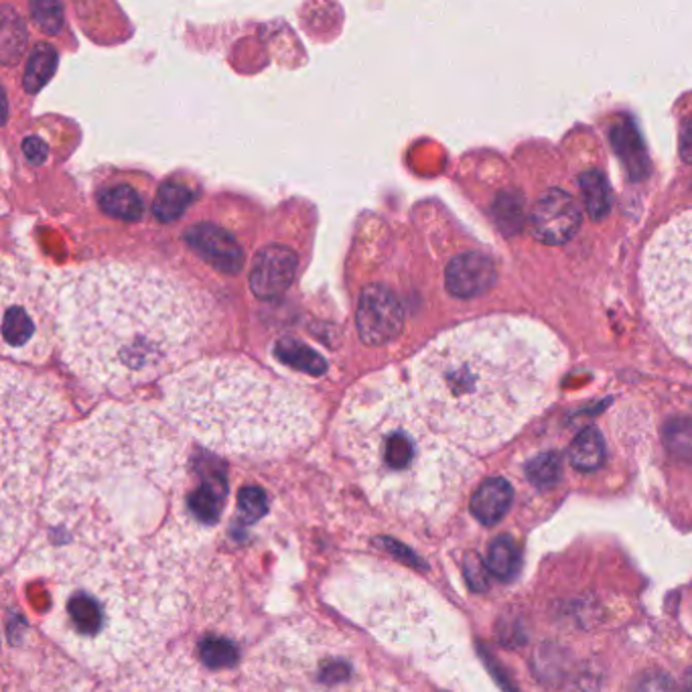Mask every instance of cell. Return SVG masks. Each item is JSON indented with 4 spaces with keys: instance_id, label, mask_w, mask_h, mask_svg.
I'll list each match as a JSON object with an SVG mask.
<instances>
[{
    "instance_id": "18",
    "label": "cell",
    "mask_w": 692,
    "mask_h": 692,
    "mask_svg": "<svg viewBox=\"0 0 692 692\" xmlns=\"http://www.w3.org/2000/svg\"><path fill=\"white\" fill-rule=\"evenodd\" d=\"M193 201V191L183 183L177 181H167L163 183L157 193V198L153 201V213L159 222L171 224L175 220H179L187 208Z\"/></svg>"
},
{
    "instance_id": "3",
    "label": "cell",
    "mask_w": 692,
    "mask_h": 692,
    "mask_svg": "<svg viewBox=\"0 0 692 692\" xmlns=\"http://www.w3.org/2000/svg\"><path fill=\"white\" fill-rule=\"evenodd\" d=\"M562 364L559 337L540 321L500 315L423 347L411 361V384L440 435L461 449H483L545 409Z\"/></svg>"
},
{
    "instance_id": "2",
    "label": "cell",
    "mask_w": 692,
    "mask_h": 692,
    "mask_svg": "<svg viewBox=\"0 0 692 692\" xmlns=\"http://www.w3.org/2000/svg\"><path fill=\"white\" fill-rule=\"evenodd\" d=\"M59 347L81 382L122 392L186 361L212 330V301L171 272L107 263L59 293Z\"/></svg>"
},
{
    "instance_id": "4",
    "label": "cell",
    "mask_w": 692,
    "mask_h": 692,
    "mask_svg": "<svg viewBox=\"0 0 692 692\" xmlns=\"http://www.w3.org/2000/svg\"><path fill=\"white\" fill-rule=\"evenodd\" d=\"M337 439L368 495L397 514L440 502L467 466L461 447L428 423L413 390L392 370L372 373L347 392Z\"/></svg>"
},
{
    "instance_id": "24",
    "label": "cell",
    "mask_w": 692,
    "mask_h": 692,
    "mask_svg": "<svg viewBox=\"0 0 692 692\" xmlns=\"http://www.w3.org/2000/svg\"><path fill=\"white\" fill-rule=\"evenodd\" d=\"M526 473L538 488H550L559 483L562 464L557 453H540L526 466Z\"/></svg>"
},
{
    "instance_id": "30",
    "label": "cell",
    "mask_w": 692,
    "mask_h": 692,
    "mask_svg": "<svg viewBox=\"0 0 692 692\" xmlns=\"http://www.w3.org/2000/svg\"><path fill=\"white\" fill-rule=\"evenodd\" d=\"M680 153H682V159L687 160V163H692V119L684 122V126H682Z\"/></svg>"
},
{
    "instance_id": "21",
    "label": "cell",
    "mask_w": 692,
    "mask_h": 692,
    "mask_svg": "<svg viewBox=\"0 0 692 692\" xmlns=\"http://www.w3.org/2000/svg\"><path fill=\"white\" fill-rule=\"evenodd\" d=\"M520 567L518 545L510 536H500L493 540L488 555V569L498 579L510 581Z\"/></svg>"
},
{
    "instance_id": "12",
    "label": "cell",
    "mask_w": 692,
    "mask_h": 692,
    "mask_svg": "<svg viewBox=\"0 0 692 692\" xmlns=\"http://www.w3.org/2000/svg\"><path fill=\"white\" fill-rule=\"evenodd\" d=\"M297 254L291 248L272 244L254 258L250 289L260 301H275L287 293L297 275Z\"/></svg>"
},
{
    "instance_id": "10",
    "label": "cell",
    "mask_w": 692,
    "mask_h": 692,
    "mask_svg": "<svg viewBox=\"0 0 692 692\" xmlns=\"http://www.w3.org/2000/svg\"><path fill=\"white\" fill-rule=\"evenodd\" d=\"M358 332L368 346H382L399 337L404 323V309L399 297L387 287L373 284L364 289L358 303Z\"/></svg>"
},
{
    "instance_id": "23",
    "label": "cell",
    "mask_w": 692,
    "mask_h": 692,
    "mask_svg": "<svg viewBox=\"0 0 692 692\" xmlns=\"http://www.w3.org/2000/svg\"><path fill=\"white\" fill-rule=\"evenodd\" d=\"M665 443L668 451L679 461L692 464V421L674 418L665 428Z\"/></svg>"
},
{
    "instance_id": "29",
    "label": "cell",
    "mask_w": 692,
    "mask_h": 692,
    "mask_svg": "<svg viewBox=\"0 0 692 692\" xmlns=\"http://www.w3.org/2000/svg\"><path fill=\"white\" fill-rule=\"evenodd\" d=\"M23 153L27 157L29 163L33 165H41L47 159L49 155V148L45 145V141H41L40 136H29L23 143Z\"/></svg>"
},
{
    "instance_id": "31",
    "label": "cell",
    "mask_w": 692,
    "mask_h": 692,
    "mask_svg": "<svg viewBox=\"0 0 692 692\" xmlns=\"http://www.w3.org/2000/svg\"><path fill=\"white\" fill-rule=\"evenodd\" d=\"M684 692H692V670L687 674V680H684Z\"/></svg>"
},
{
    "instance_id": "19",
    "label": "cell",
    "mask_w": 692,
    "mask_h": 692,
    "mask_svg": "<svg viewBox=\"0 0 692 692\" xmlns=\"http://www.w3.org/2000/svg\"><path fill=\"white\" fill-rule=\"evenodd\" d=\"M275 354L282 364L301 372L321 376L327 370V361L323 360L320 354H315L311 347L303 346L297 339H280L275 346Z\"/></svg>"
},
{
    "instance_id": "28",
    "label": "cell",
    "mask_w": 692,
    "mask_h": 692,
    "mask_svg": "<svg viewBox=\"0 0 692 692\" xmlns=\"http://www.w3.org/2000/svg\"><path fill=\"white\" fill-rule=\"evenodd\" d=\"M638 692H679L677 691V684L674 680L670 679L668 674H648L646 679L639 682Z\"/></svg>"
},
{
    "instance_id": "27",
    "label": "cell",
    "mask_w": 692,
    "mask_h": 692,
    "mask_svg": "<svg viewBox=\"0 0 692 692\" xmlns=\"http://www.w3.org/2000/svg\"><path fill=\"white\" fill-rule=\"evenodd\" d=\"M488 565H483L478 557H469L466 560L467 583L473 591H485L488 589Z\"/></svg>"
},
{
    "instance_id": "16",
    "label": "cell",
    "mask_w": 692,
    "mask_h": 692,
    "mask_svg": "<svg viewBox=\"0 0 692 692\" xmlns=\"http://www.w3.org/2000/svg\"><path fill=\"white\" fill-rule=\"evenodd\" d=\"M98 203L102 212L122 222H138L145 215V201L131 186L108 187L100 193Z\"/></svg>"
},
{
    "instance_id": "9",
    "label": "cell",
    "mask_w": 692,
    "mask_h": 692,
    "mask_svg": "<svg viewBox=\"0 0 692 692\" xmlns=\"http://www.w3.org/2000/svg\"><path fill=\"white\" fill-rule=\"evenodd\" d=\"M236 658L238 652L227 641L213 636L201 641L196 662L179 656L131 668L129 674L100 692H230L217 674L234 666Z\"/></svg>"
},
{
    "instance_id": "13",
    "label": "cell",
    "mask_w": 692,
    "mask_h": 692,
    "mask_svg": "<svg viewBox=\"0 0 692 692\" xmlns=\"http://www.w3.org/2000/svg\"><path fill=\"white\" fill-rule=\"evenodd\" d=\"M186 241L191 250L200 254L215 270L224 275L241 272L244 253L241 244L234 241V236L227 234L226 230L213 224H198L187 230Z\"/></svg>"
},
{
    "instance_id": "11",
    "label": "cell",
    "mask_w": 692,
    "mask_h": 692,
    "mask_svg": "<svg viewBox=\"0 0 692 692\" xmlns=\"http://www.w3.org/2000/svg\"><path fill=\"white\" fill-rule=\"evenodd\" d=\"M534 236L546 244H565L581 224V212L577 201L567 191L548 189L534 205Z\"/></svg>"
},
{
    "instance_id": "25",
    "label": "cell",
    "mask_w": 692,
    "mask_h": 692,
    "mask_svg": "<svg viewBox=\"0 0 692 692\" xmlns=\"http://www.w3.org/2000/svg\"><path fill=\"white\" fill-rule=\"evenodd\" d=\"M493 215L498 220V224L506 232H518L522 222H524V208L522 201L516 196L502 193L495 205H493Z\"/></svg>"
},
{
    "instance_id": "14",
    "label": "cell",
    "mask_w": 692,
    "mask_h": 692,
    "mask_svg": "<svg viewBox=\"0 0 692 692\" xmlns=\"http://www.w3.org/2000/svg\"><path fill=\"white\" fill-rule=\"evenodd\" d=\"M495 282V267L488 256L467 253L453 258L445 272L447 291L457 299H471L492 289Z\"/></svg>"
},
{
    "instance_id": "22",
    "label": "cell",
    "mask_w": 692,
    "mask_h": 692,
    "mask_svg": "<svg viewBox=\"0 0 692 692\" xmlns=\"http://www.w3.org/2000/svg\"><path fill=\"white\" fill-rule=\"evenodd\" d=\"M581 191L585 200L587 212L593 220L605 217L610 212V187L600 171H587L581 177Z\"/></svg>"
},
{
    "instance_id": "1",
    "label": "cell",
    "mask_w": 692,
    "mask_h": 692,
    "mask_svg": "<svg viewBox=\"0 0 692 692\" xmlns=\"http://www.w3.org/2000/svg\"><path fill=\"white\" fill-rule=\"evenodd\" d=\"M186 464V443L147 406H102L55 451L27 560L64 581L196 559L201 520L181 510Z\"/></svg>"
},
{
    "instance_id": "5",
    "label": "cell",
    "mask_w": 692,
    "mask_h": 692,
    "mask_svg": "<svg viewBox=\"0 0 692 692\" xmlns=\"http://www.w3.org/2000/svg\"><path fill=\"white\" fill-rule=\"evenodd\" d=\"M163 402L177 428L230 455L293 451L320 431L311 394L236 358L189 364L165 380Z\"/></svg>"
},
{
    "instance_id": "15",
    "label": "cell",
    "mask_w": 692,
    "mask_h": 692,
    "mask_svg": "<svg viewBox=\"0 0 692 692\" xmlns=\"http://www.w3.org/2000/svg\"><path fill=\"white\" fill-rule=\"evenodd\" d=\"M512 485L502 478L485 480L471 498V512L483 526H495L512 506Z\"/></svg>"
},
{
    "instance_id": "8",
    "label": "cell",
    "mask_w": 692,
    "mask_h": 692,
    "mask_svg": "<svg viewBox=\"0 0 692 692\" xmlns=\"http://www.w3.org/2000/svg\"><path fill=\"white\" fill-rule=\"evenodd\" d=\"M59 294L37 268L2 260V349L7 358L43 364L59 342Z\"/></svg>"
},
{
    "instance_id": "17",
    "label": "cell",
    "mask_w": 692,
    "mask_h": 692,
    "mask_svg": "<svg viewBox=\"0 0 692 692\" xmlns=\"http://www.w3.org/2000/svg\"><path fill=\"white\" fill-rule=\"evenodd\" d=\"M569 459L574 469L585 473L600 469L605 461V440L600 431L593 426L581 431L569 447Z\"/></svg>"
},
{
    "instance_id": "20",
    "label": "cell",
    "mask_w": 692,
    "mask_h": 692,
    "mask_svg": "<svg viewBox=\"0 0 692 692\" xmlns=\"http://www.w3.org/2000/svg\"><path fill=\"white\" fill-rule=\"evenodd\" d=\"M57 69V52L52 45L40 43L33 54L29 57L27 69H25V90L29 93H37L47 81L54 78Z\"/></svg>"
},
{
    "instance_id": "6",
    "label": "cell",
    "mask_w": 692,
    "mask_h": 692,
    "mask_svg": "<svg viewBox=\"0 0 692 692\" xmlns=\"http://www.w3.org/2000/svg\"><path fill=\"white\" fill-rule=\"evenodd\" d=\"M66 413V402L45 380L2 368V557L29 533V518L40 490L45 440Z\"/></svg>"
},
{
    "instance_id": "26",
    "label": "cell",
    "mask_w": 692,
    "mask_h": 692,
    "mask_svg": "<svg viewBox=\"0 0 692 692\" xmlns=\"http://www.w3.org/2000/svg\"><path fill=\"white\" fill-rule=\"evenodd\" d=\"M31 13H33L35 23L45 33L55 35L59 29L64 27V9L57 2H33Z\"/></svg>"
},
{
    "instance_id": "7",
    "label": "cell",
    "mask_w": 692,
    "mask_h": 692,
    "mask_svg": "<svg viewBox=\"0 0 692 692\" xmlns=\"http://www.w3.org/2000/svg\"><path fill=\"white\" fill-rule=\"evenodd\" d=\"M648 313L666 344L692 364V212L652 236L641 263Z\"/></svg>"
}]
</instances>
